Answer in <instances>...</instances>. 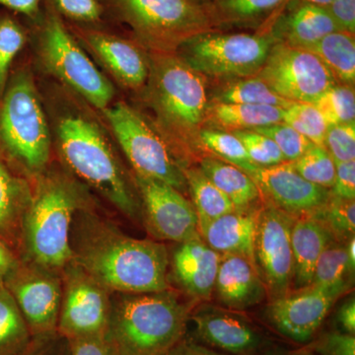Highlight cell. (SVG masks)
<instances>
[{
  "mask_svg": "<svg viewBox=\"0 0 355 355\" xmlns=\"http://www.w3.org/2000/svg\"><path fill=\"white\" fill-rule=\"evenodd\" d=\"M200 169L229 198L238 211H257L263 196L253 179L218 158H203Z\"/></svg>",
  "mask_w": 355,
  "mask_h": 355,
  "instance_id": "d4e9b609",
  "label": "cell"
},
{
  "mask_svg": "<svg viewBox=\"0 0 355 355\" xmlns=\"http://www.w3.org/2000/svg\"><path fill=\"white\" fill-rule=\"evenodd\" d=\"M291 12L275 22L272 29L277 42L295 48H309L331 33L340 31L326 7L312 4H288Z\"/></svg>",
  "mask_w": 355,
  "mask_h": 355,
  "instance_id": "cb8c5ba5",
  "label": "cell"
},
{
  "mask_svg": "<svg viewBox=\"0 0 355 355\" xmlns=\"http://www.w3.org/2000/svg\"><path fill=\"white\" fill-rule=\"evenodd\" d=\"M77 209L76 191L69 184L46 181L40 187L23 220L26 251L33 263L57 270L72 261L70 231Z\"/></svg>",
  "mask_w": 355,
  "mask_h": 355,
  "instance_id": "5b68a950",
  "label": "cell"
},
{
  "mask_svg": "<svg viewBox=\"0 0 355 355\" xmlns=\"http://www.w3.org/2000/svg\"><path fill=\"white\" fill-rule=\"evenodd\" d=\"M329 125L355 123V95L349 85H334L313 103Z\"/></svg>",
  "mask_w": 355,
  "mask_h": 355,
  "instance_id": "8d00e7d4",
  "label": "cell"
},
{
  "mask_svg": "<svg viewBox=\"0 0 355 355\" xmlns=\"http://www.w3.org/2000/svg\"><path fill=\"white\" fill-rule=\"evenodd\" d=\"M284 123L310 140L316 146H324L328 121L319 110L309 103H292L284 112Z\"/></svg>",
  "mask_w": 355,
  "mask_h": 355,
  "instance_id": "e575fe53",
  "label": "cell"
},
{
  "mask_svg": "<svg viewBox=\"0 0 355 355\" xmlns=\"http://www.w3.org/2000/svg\"><path fill=\"white\" fill-rule=\"evenodd\" d=\"M340 31L355 33V0H333L326 7Z\"/></svg>",
  "mask_w": 355,
  "mask_h": 355,
  "instance_id": "7dc6e473",
  "label": "cell"
},
{
  "mask_svg": "<svg viewBox=\"0 0 355 355\" xmlns=\"http://www.w3.org/2000/svg\"><path fill=\"white\" fill-rule=\"evenodd\" d=\"M0 139L14 158L31 171L43 169L51 153L46 116L31 79H13L0 108Z\"/></svg>",
  "mask_w": 355,
  "mask_h": 355,
  "instance_id": "ba28073f",
  "label": "cell"
},
{
  "mask_svg": "<svg viewBox=\"0 0 355 355\" xmlns=\"http://www.w3.org/2000/svg\"><path fill=\"white\" fill-rule=\"evenodd\" d=\"M148 79L151 104L165 130L179 140L198 135L209 107L205 76L178 55L160 53Z\"/></svg>",
  "mask_w": 355,
  "mask_h": 355,
  "instance_id": "3957f363",
  "label": "cell"
},
{
  "mask_svg": "<svg viewBox=\"0 0 355 355\" xmlns=\"http://www.w3.org/2000/svg\"><path fill=\"white\" fill-rule=\"evenodd\" d=\"M166 355H167V354H166Z\"/></svg>",
  "mask_w": 355,
  "mask_h": 355,
  "instance_id": "6f0895ef",
  "label": "cell"
},
{
  "mask_svg": "<svg viewBox=\"0 0 355 355\" xmlns=\"http://www.w3.org/2000/svg\"><path fill=\"white\" fill-rule=\"evenodd\" d=\"M62 13L72 19L93 22L101 17L102 7L98 0H55Z\"/></svg>",
  "mask_w": 355,
  "mask_h": 355,
  "instance_id": "f6af8a7d",
  "label": "cell"
},
{
  "mask_svg": "<svg viewBox=\"0 0 355 355\" xmlns=\"http://www.w3.org/2000/svg\"><path fill=\"white\" fill-rule=\"evenodd\" d=\"M149 230L159 239L182 243L200 235L193 203L170 184L135 175Z\"/></svg>",
  "mask_w": 355,
  "mask_h": 355,
  "instance_id": "9a60e30c",
  "label": "cell"
},
{
  "mask_svg": "<svg viewBox=\"0 0 355 355\" xmlns=\"http://www.w3.org/2000/svg\"><path fill=\"white\" fill-rule=\"evenodd\" d=\"M331 195L345 200H355V160L336 163V178Z\"/></svg>",
  "mask_w": 355,
  "mask_h": 355,
  "instance_id": "bcb514c9",
  "label": "cell"
},
{
  "mask_svg": "<svg viewBox=\"0 0 355 355\" xmlns=\"http://www.w3.org/2000/svg\"><path fill=\"white\" fill-rule=\"evenodd\" d=\"M25 41L19 25L9 18L0 21V96L4 94L9 69Z\"/></svg>",
  "mask_w": 355,
  "mask_h": 355,
  "instance_id": "ab89813d",
  "label": "cell"
},
{
  "mask_svg": "<svg viewBox=\"0 0 355 355\" xmlns=\"http://www.w3.org/2000/svg\"><path fill=\"white\" fill-rule=\"evenodd\" d=\"M214 103L261 105L286 109L292 103L277 94L258 76L246 77L222 87L214 95Z\"/></svg>",
  "mask_w": 355,
  "mask_h": 355,
  "instance_id": "1f68e13d",
  "label": "cell"
},
{
  "mask_svg": "<svg viewBox=\"0 0 355 355\" xmlns=\"http://www.w3.org/2000/svg\"><path fill=\"white\" fill-rule=\"evenodd\" d=\"M140 41L158 53H173L198 35L214 31L209 4L198 0H112Z\"/></svg>",
  "mask_w": 355,
  "mask_h": 355,
  "instance_id": "8992f818",
  "label": "cell"
},
{
  "mask_svg": "<svg viewBox=\"0 0 355 355\" xmlns=\"http://www.w3.org/2000/svg\"><path fill=\"white\" fill-rule=\"evenodd\" d=\"M86 41L121 83L139 88L148 80L150 65L137 44L102 32H87Z\"/></svg>",
  "mask_w": 355,
  "mask_h": 355,
  "instance_id": "44dd1931",
  "label": "cell"
},
{
  "mask_svg": "<svg viewBox=\"0 0 355 355\" xmlns=\"http://www.w3.org/2000/svg\"><path fill=\"white\" fill-rule=\"evenodd\" d=\"M232 132L241 140L250 158L258 167H270L286 162L282 151L270 137L254 130H235Z\"/></svg>",
  "mask_w": 355,
  "mask_h": 355,
  "instance_id": "f35d334b",
  "label": "cell"
},
{
  "mask_svg": "<svg viewBox=\"0 0 355 355\" xmlns=\"http://www.w3.org/2000/svg\"><path fill=\"white\" fill-rule=\"evenodd\" d=\"M0 3L18 12L34 15L38 11L40 0H0Z\"/></svg>",
  "mask_w": 355,
  "mask_h": 355,
  "instance_id": "f5cc1de1",
  "label": "cell"
},
{
  "mask_svg": "<svg viewBox=\"0 0 355 355\" xmlns=\"http://www.w3.org/2000/svg\"><path fill=\"white\" fill-rule=\"evenodd\" d=\"M288 0H214L209 4L216 25L254 26L263 22Z\"/></svg>",
  "mask_w": 355,
  "mask_h": 355,
  "instance_id": "f1b7e54d",
  "label": "cell"
},
{
  "mask_svg": "<svg viewBox=\"0 0 355 355\" xmlns=\"http://www.w3.org/2000/svg\"><path fill=\"white\" fill-rule=\"evenodd\" d=\"M354 270L350 265L345 246L331 243L318 261L310 286L340 297L352 286Z\"/></svg>",
  "mask_w": 355,
  "mask_h": 355,
  "instance_id": "f546056e",
  "label": "cell"
},
{
  "mask_svg": "<svg viewBox=\"0 0 355 355\" xmlns=\"http://www.w3.org/2000/svg\"><path fill=\"white\" fill-rule=\"evenodd\" d=\"M333 242L323 223L314 216L295 217L291 229L294 291L310 286L320 257Z\"/></svg>",
  "mask_w": 355,
  "mask_h": 355,
  "instance_id": "603a6c76",
  "label": "cell"
},
{
  "mask_svg": "<svg viewBox=\"0 0 355 355\" xmlns=\"http://www.w3.org/2000/svg\"><path fill=\"white\" fill-rule=\"evenodd\" d=\"M184 174L197 212L198 228L217 217L236 210L233 203L200 168L184 170Z\"/></svg>",
  "mask_w": 355,
  "mask_h": 355,
  "instance_id": "83f0119b",
  "label": "cell"
},
{
  "mask_svg": "<svg viewBox=\"0 0 355 355\" xmlns=\"http://www.w3.org/2000/svg\"><path fill=\"white\" fill-rule=\"evenodd\" d=\"M256 76L291 103L313 104L336 84L335 77L317 55L282 42L273 44Z\"/></svg>",
  "mask_w": 355,
  "mask_h": 355,
  "instance_id": "8fae6325",
  "label": "cell"
},
{
  "mask_svg": "<svg viewBox=\"0 0 355 355\" xmlns=\"http://www.w3.org/2000/svg\"><path fill=\"white\" fill-rule=\"evenodd\" d=\"M252 130L270 137L279 147L286 162L297 160L314 144L284 121Z\"/></svg>",
  "mask_w": 355,
  "mask_h": 355,
  "instance_id": "74e56055",
  "label": "cell"
},
{
  "mask_svg": "<svg viewBox=\"0 0 355 355\" xmlns=\"http://www.w3.org/2000/svg\"><path fill=\"white\" fill-rule=\"evenodd\" d=\"M6 282L32 336L58 331L62 286L55 270L35 263L16 266Z\"/></svg>",
  "mask_w": 355,
  "mask_h": 355,
  "instance_id": "5bb4252c",
  "label": "cell"
},
{
  "mask_svg": "<svg viewBox=\"0 0 355 355\" xmlns=\"http://www.w3.org/2000/svg\"><path fill=\"white\" fill-rule=\"evenodd\" d=\"M306 51L317 55L336 81L352 86L355 81L354 35L336 31L327 35Z\"/></svg>",
  "mask_w": 355,
  "mask_h": 355,
  "instance_id": "4316f807",
  "label": "cell"
},
{
  "mask_svg": "<svg viewBox=\"0 0 355 355\" xmlns=\"http://www.w3.org/2000/svg\"><path fill=\"white\" fill-rule=\"evenodd\" d=\"M295 216L266 202L257 211L254 254L272 300L291 292L293 279L291 229Z\"/></svg>",
  "mask_w": 355,
  "mask_h": 355,
  "instance_id": "7c38bea8",
  "label": "cell"
},
{
  "mask_svg": "<svg viewBox=\"0 0 355 355\" xmlns=\"http://www.w3.org/2000/svg\"><path fill=\"white\" fill-rule=\"evenodd\" d=\"M64 268L58 333L69 340L104 336L111 310L108 289L74 261Z\"/></svg>",
  "mask_w": 355,
  "mask_h": 355,
  "instance_id": "4fadbf2b",
  "label": "cell"
},
{
  "mask_svg": "<svg viewBox=\"0 0 355 355\" xmlns=\"http://www.w3.org/2000/svg\"><path fill=\"white\" fill-rule=\"evenodd\" d=\"M190 311L169 289L121 293L104 338L114 355H166L184 340Z\"/></svg>",
  "mask_w": 355,
  "mask_h": 355,
  "instance_id": "7a4b0ae2",
  "label": "cell"
},
{
  "mask_svg": "<svg viewBox=\"0 0 355 355\" xmlns=\"http://www.w3.org/2000/svg\"><path fill=\"white\" fill-rule=\"evenodd\" d=\"M104 113L135 175L163 182L181 193L188 189L184 170L167 144L137 111L116 103Z\"/></svg>",
  "mask_w": 355,
  "mask_h": 355,
  "instance_id": "9c48e42d",
  "label": "cell"
},
{
  "mask_svg": "<svg viewBox=\"0 0 355 355\" xmlns=\"http://www.w3.org/2000/svg\"><path fill=\"white\" fill-rule=\"evenodd\" d=\"M214 292L219 303L232 311L249 309L268 295L257 266L237 254H222Z\"/></svg>",
  "mask_w": 355,
  "mask_h": 355,
  "instance_id": "ffe728a7",
  "label": "cell"
},
{
  "mask_svg": "<svg viewBox=\"0 0 355 355\" xmlns=\"http://www.w3.org/2000/svg\"><path fill=\"white\" fill-rule=\"evenodd\" d=\"M167 355H223L191 340H182Z\"/></svg>",
  "mask_w": 355,
  "mask_h": 355,
  "instance_id": "f907efd6",
  "label": "cell"
},
{
  "mask_svg": "<svg viewBox=\"0 0 355 355\" xmlns=\"http://www.w3.org/2000/svg\"><path fill=\"white\" fill-rule=\"evenodd\" d=\"M313 350L319 355H355V336L328 331L315 340Z\"/></svg>",
  "mask_w": 355,
  "mask_h": 355,
  "instance_id": "7bdbcfd3",
  "label": "cell"
},
{
  "mask_svg": "<svg viewBox=\"0 0 355 355\" xmlns=\"http://www.w3.org/2000/svg\"><path fill=\"white\" fill-rule=\"evenodd\" d=\"M275 43L272 33L209 31L182 44L178 57L203 76L246 78L258 74Z\"/></svg>",
  "mask_w": 355,
  "mask_h": 355,
  "instance_id": "52a82bcc",
  "label": "cell"
},
{
  "mask_svg": "<svg viewBox=\"0 0 355 355\" xmlns=\"http://www.w3.org/2000/svg\"><path fill=\"white\" fill-rule=\"evenodd\" d=\"M291 163L296 171L310 183L329 190L333 188L336 162L324 146L313 144L300 158Z\"/></svg>",
  "mask_w": 355,
  "mask_h": 355,
  "instance_id": "d590c367",
  "label": "cell"
},
{
  "mask_svg": "<svg viewBox=\"0 0 355 355\" xmlns=\"http://www.w3.org/2000/svg\"><path fill=\"white\" fill-rule=\"evenodd\" d=\"M72 355H114L104 336L69 340Z\"/></svg>",
  "mask_w": 355,
  "mask_h": 355,
  "instance_id": "c3c4849f",
  "label": "cell"
},
{
  "mask_svg": "<svg viewBox=\"0 0 355 355\" xmlns=\"http://www.w3.org/2000/svg\"><path fill=\"white\" fill-rule=\"evenodd\" d=\"M336 324L342 333L355 336V301L349 299L336 313Z\"/></svg>",
  "mask_w": 355,
  "mask_h": 355,
  "instance_id": "681fc988",
  "label": "cell"
},
{
  "mask_svg": "<svg viewBox=\"0 0 355 355\" xmlns=\"http://www.w3.org/2000/svg\"><path fill=\"white\" fill-rule=\"evenodd\" d=\"M251 178L268 202L295 217L314 214L331 195L329 189L305 180L291 162L258 168Z\"/></svg>",
  "mask_w": 355,
  "mask_h": 355,
  "instance_id": "ac0fdd59",
  "label": "cell"
},
{
  "mask_svg": "<svg viewBox=\"0 0 355 355\" xmlns=\"http://www.w3.org/2000/svg\"><path fill=\"white\" fill-rule=\"evenodd\" d=\"M345 250H347V257H349V260L350 265H352V268H355V238H350L349 240H347V243H345Z\"/></svg>",
  "mask_w": 355,
  "mask_h": 355,
  "instance_id": "11a10c76",
  "label": "cell"
},
{
  "mask_svg": "<svg viewBox=\"0 0 355 355\" xmlns=\"http://www.w3.org/2000/svg\"><path fill=\"white\" fill-rule=\"evenodd\" d=\"M178 244L172 257L175 279L191 297L209 300L214 294L222 254L211 249L200 235Z\"/></svg>",
  "mask_w": 355,
  "mask_h": 355,
  "instance_id": "d6986e66",
  "label": "cell"
},
{
  "mask_svg": "<svg viewBox=\"0 0 355 355\" xmlns=\"http://www.w3.org/2000/svg\"><path fill=\"white\" fill-rule=\"evenodd\" d=\"M324 147L336 163L355 160V123L329 125Z\"/></svg>",
  "mask_w": 355,
  "mask_h": 355,
  "instance_id": "60d3db41",
  "label": "cell"
},
{
  "mask_svg": "<svg viewBox=\"0 0 355 355\" xmlns=\"http://www.w3.org/2000/svg\"><path fill=\"white\" fill-rule=\"evenodd\" d=\"M198 139L210 153L224 162L240 168L250 177L260 168L251 160L244 144L233 132L209 128L200 130Z\"/></svg>",
  "mask_w": 355,
  "mask_h": 355,
  "instance_id": "d6a6232c",
  "label": "cell"
},
{
  "mask_svg": "<svg viewBox=\"0 0 355 355\" xmlns=\"http://www.w3.org/2000/svg\"><path fill=\"white\" fill-rule=\"evenodd\" d=\"M20 190L17 182L0 164V231L8 230L20 210Z\"/></svg>",
  "mask_w": 355,
  "mask_h": 355,
  "instance_id": "b9f144b4",
  "label": "cell"
},
{
  "mask_svg": "<svg viewBox=\"0 0 355 355\" xmlns=\"http://www.w3.org/2000/svg\"><path fill=\"white\" fill-rule=\"evenodd\" d=\"M291 355H311L308 354H291Z\"/></svg>",
  "mask_w": 355,
  "mask_h": 355,
  "instance_id": "9f6ffc18",
  "label": "cell"
},
{
  "mask_svg": "<svg viewBox=\"0 0 355 355\" xmlns=\"http://www.w3.org/2000/svg\"><path fill=\"white\" fill-rule=\"evenodd\" d=\"M72 261L109 291L148 293L169 289V256L162 244L135 239L99 220H84Z\"/></svg>",
  "mask_w": 355,
  "mask_h": 355,
  "instance_id": "6da1fadb",
  "label": "cell"
},
{
  "mask_svg": "<svg viewBox=\"0 0 355 355\" xmlns=\"http://www.w3.org/2000/svg\"><path fill=\"white\" fill-rule=\"evenodd\" d=\"M338 298L331 292L309 286L272 300L266 317L280 335L307 345L314 340Z\"/></svg>",
  "mask_w": 355,
  "mask_h": 355,
  "instance_id": "2e32d148",
  "label": "cell"
},
{
  "mask_svg": "<svg viewBox=\"0 0 355 355\" xmlns=\"http://www.w3.org/2000/svg\"><path fill=\"white\" fill-rule=\"evenodd\" d=\"M15 268L16 263L12 254L4 246L3 243L0 241V284L6 282Z\"/></svg>",
  "mask_w": 355,
  "mask_h": 355,
  "instance_id": "816d5d0a",
  "label": "cell"
},
{
  "mask_svg": "<svg viewBox=\"0 0 355 355\" xmlns=\"http://www.w3.org/2000/svg\"><path fill=\"white\" fill-rule=\"evenodd\" d=\"M257 211L234 210L217 217L198 228L200 237L217 253L244 257L256 265L254 241Z\"/></svg>",
  "mask_w": 355,
  "mask_h": 355,
  "instance_id": "7402d4cb",
  "label": "cell"
},
{
  "mask_svg": "<svg viewBox=\"0 0 355 355\" xmlns=\"http://www.w3.org/2000/svg\"><path fill=\"white\" fill-rule=\"evenodd\" d=\"M189 319L195 324L198 345L228 355H266V336L236 311L207 306Z\"/></svg>",
  "mask_w": 355,
  "mask_h": 355,
  "instance_id": "e0dca14e",
  "label": "cell"
},
{
  "mask_svg": "<svg viewBox=\"0 0 355 355\" xmlns=\"http://www.w3.org/2000/svg\"><path fill=\"white\" fill-rule=\"evenodd\" d=\"M43 57L49 69L96 108H108L114 89L96 67L58 16L46 21L43 34Z\"/></svg>",
  "mask_w": 355,
  "mask_h": 355,
  "instance_id": "30bf717a",
  "label": "cell"
},
{
  "mask_svg": "<svg viewBox=\"0 0 355 355\" xmlns=\"http://www.w3.org/2000/svg\"><path fill=\"white\" fill-rule=\"evenodd\" d=\"M323 223L335 242H345L355 232V202L331 195L321 209L311 214Z\"/></svg>",
  "mask_w": 355,
  "mask_h": 355,
  "instance_id": "836d02e7",
  "label": "cell"
},
{
  "mask_svg": "<svg viewBox=\"0 0 355 355\" xmlns=\"http://www.w3.org/2000/svg\"><path fill=\"white\" fill-rule=\"evenodd\" d=\"M60 150L69 167L123 214L135 217L139 207L125 175L101 130L83 116H70L58 125Z\"/></svg>",
  "mask_w": 355,
  "mask_h": 355,
  "instance_id": "277c9868",
  "label": "cell"
},
{
  "mask_svg": "<svg viewBox=\"0 0 355 355\" xmlns=\"http://www.w3.org/2000/svg\"><path fill=\"white\" fill-rule=\"evenodd\" d=\"M20 355H72L70 340L58 331L32 336L31 343Z\"/></svg>",
  "mask_w": 355,
  "mask_h": 355,
  "instance_id": "ee69618b",
  "label": "cell"
},
{
  "mask_svg": "<svg viewBox=\"0 0 355 355\" xmlns=\"http://www.w3.org/2000/svg\"><path fill=\"white\" fill-rule=\"evenodd\" d=\"M284 112L280 107L214 103L209 105L207 121L218 125L224 132L252 130L282 123Z\"/></svg>",
  "mask_w": 355,
  "mask_h": 355,
  "instance_id": "484cf974",
  "label": "cell"
},
{
  "mask_svg": "<svg viewBox=\"0 0 355 355\" xmlns=\"http://www.w3.org/2000/svg\"><path fill=\"white\" fill-rule=\"evenodd\" d=\"M331 2H333V0H288L286 4L306 3L312 4V6L327 7L330 6Z\"/></svg>",
  "mask_w": 355,
  "mask_h": 355,
  "instance_id": "db71d44e",
  "label": "cell"
},
{
  "mask_svg": "<svg viewBox=\"0 0 355 355\" xmlns=\"http://www.w3.org/2000/svg\"><path fill=\"white\" fill-rule=\"evenodd\" d=\"M32 335L12 294L0 284V355H20Z\"/></svg>",
  "mask_w": 355,
  "mask_h": 355,
  "instance_id": "4dcf8cb0",
  "label": "cell"
}]
</instances>
